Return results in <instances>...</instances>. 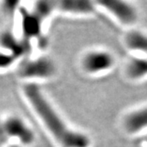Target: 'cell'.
I'll list each match as a JSON object with an SVG mask.
<instances>
[{
    "mask_svg": "<svg viewBox=\"0 0 147 147\" xmlns=\"http://www.w3.org/2000/svg\"><path fill=\"white\" fill-rule=\"evenodd\" d=\"M56 68L53 62L47 58H38L28 61L21 65L20 74L28 79H47L55 74Z\"/></svg>",
    "mask_w": 147,
    "mask_h": 147,
    "instance_id": "4",
    "label": "cell"
},
{
    "mask_svg": "<svg viewBox=\"0 0 147 147\" xmlns=\"http://www.w3.org/2000/svg\"><path fill=\"white\" fill-rule=\"evenodd\" d=\"M3 122V128L7 141L16 139L23 145H30L34 141V135L31 128L19 117L11 116Z\"/></svg>",
    "mask_w": 147,
    "mask_h": 147,
    "instance_id": "2",
    "label": "cell"
},
{
    "mask_svg": "<svg viewBox=\"0 0 147 147\" xmlns=\"http://www.w3.org/2000/svg\"><path fill=\"white\" fill-rule=\"evenodd\" d=\"M24 92L33 110L58 145L61 147H89V138L80 131L71 129L38 87L27 85Z\"/></svg>",
    "mask_w": 147,
    "mask_h": 147,
    "instance_id": "1",
    "label": "cell"
},
{
    "mask_svg": "<svg viewBox=\"0 0 147 147\" xmlns=\"http://www.w3.org/2000/svg\"><path fill=\"white\" fill-rule=\"evenodd\" d=\"M146 142H147V137H146Z\"/></svg>",
    "mask_w": 147,
    "mask_h": 147,
    "instance_id": "11",
    "label": "cell"
},
{
    "mask_svg": "<svg viewBox=\"0 0 147 147\" xmlns=\"http://www.w3.org/2000/svg\"><path fill=\"white\" fill-rule=\"evenodd\" d=\"M124 126L129 132H137L147 128V106L127 115Z\"/></svg>",
    "mask_w": 147,
    "mask_h": 147,
    "instance_id": "7",
    "label": "cell"
},
{
    "mask_svg": "<svg viewBox=\"0 0 147 147\" xmlns=\"http://www.w3.org/2000/svg\"><path fill=\"white\" fill-rule=\"evenodd\" d=\"M95 9L92 2L69 0L56 3V10L74 14H89Z\"/></svg>",
    "mask_w": 147,
    "mask_h": 147,
    "instance_id": "6",
    "label": "cell"
},
{
    "mask_svg": "<svg viewBox=\"0 0 147 147\" xmlns=\"http://www.w3.org/2000/svg\"><path fill=\"white\" fill-rule=\"evenodd\" d=\"M115 64V58L112 54L101 50L90 51L82 59V67L88 74H99L109 70Z\"/></svg>",
    "mask_w": 147,
    "mask_h": 147,
    "instance_id": "3",
    "label": "cell"
},
{
    "mask_svg": "<svg viewBox=\"0 0 147 147\" xmlns=\"http://www.w3.org/2000/svg\"><path fill=\"white\" fill-rule=\"evenodd\" d=\"M125 41L130 49L142 52L147 56V34L139 31H131L127 34Z\"/></svg>",
    "mask_w": 147,
    "mask_h": 147,
    "instance_id": "9",
    "label": "cell"
},
{
    "mask_svg": "<svg viewBox=\"0 0 147 147\" xmlns=\"http://www.w3.org/2000/svg\"><path fill=\"white\" fill-rule=\"evenodd\" d=\"M127 74L131 79H142L147 76V57H134L127 65Z\"/></svg>",
    "mask_w": 147,
    "mask_h": 147,
    "instance_id": "8",
    "label": "cell"
},
{
    "mask_svg": "<svg viewBox=\"0 0 147 147\" xmlns=\"http://www.w3.org/2000/svg\"><path fill=\"white\" fill-rule=\"evenodd\" d=\"M97 3L110 11L123 24L131 25L137 20L136 9L127 2L119 0H105L97 2Z\"/></svg>",
    "mask_w": 147,
    "mask_h": 147,
    "instance_id": "5",
    "label": "cell"
},
{
    "mask_svg": "<svg viewBox=\"0 0 147 147\" xmlns=\"http://www.w3.org/2000/svg\"><path fill=\"white\" fill-rule=\"evenodd\" d=\"M5 142H7L4 132H3V122L0 121V146L3 145Z\"/></svg>",
    "mask_w": 147,
    "mask_h": 147,
    "instance_id": "10",
    "label": "cell"
}]
</instances>
